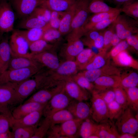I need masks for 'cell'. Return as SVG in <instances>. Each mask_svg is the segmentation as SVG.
<instances>
[{
  "label": "cell",
  "instance_id": "obj_1",
  "mask_svg": "<svg viewBox=\"0 0 138 138\" xmlns=\"http://www.w3.org/2000/svg\"><path fill=\"white\" fill-rule=\"evenodd\" d=\"M90 0H76L75 10L67 41L80 38L84 34V28L90 14L88 9Z\"/></svg>",
  "mask_w": 138,
  "mask_h": 138
},
{
  "label": "cell",
  "instance_id": "obj_2",
  "mask_svg": "<svg viewBox=\"0 0 138 138\" xmlns=\"http://www.w3.org/2000/svg\"><path fill=\"white\" fill-rule=\"evenodd\" d=\"M48 70L42 69L33 76L15 86V104L20 103L34 91L42 89Z\"/></svg>",
  "mask_w": 138,
  "mask_h": 138
},
{
  "label": "cell",
  "instance_id": "obj_3",
  "mask_svg": "<svg viewBox=\"0 0 138 138\" xmlns=\"http://www.w3.org/2000/svg\"><path fill=\"white\" fill-rule=\"evenodd\" d=\"M43 68L31 67L18 69H7L0 74V85L8 83H20L32 77Z\"/></svg>",
  "mask_w": 138,
  "mask_h": 138
},
{
  "label": "cell",
  "instance_id": "obj_4",
  "mask_svg": "<svg viewBox=\"0 0 138 138\" xmlns=\"http://www.w3.org/2000/svg\"><path fill=\"white\" fill-rule=\"evenodd\" d=\"M116 32L121 40L138 33V20L124 14H119L114 21Z\"/></svg>",
  "mask_w": 138,
  "mask_h": 138
},
{
  "label": "cell",
  "instance_id": "obj_5",
  "mask_svg": "<svg viewBox=\"0 0 138 138\" xmlns=\"http://www.w3.org/2000/svg\"><path fill=\"white\" fill-rule=\"evenodd\" d=\"M129 107L124 109L116 120L115 125L120 134L129 133L134 135L138 130V117H135Z\"/></svg>",
  "mask_w": 138,
  "mask_h": 138
},
{
  "label": "cell",
  "instance_id": "obj_6",
  "mask_svg": "<svg viewBox=\"0 0 138 138\" xmlns=\"http://www.w3.org/2000/svg\"><path fill=\"white\" fill-rule=\"evenodd\" d=\"M78 69L75 61L66 60L60 63L55 70L50 71L49 76L54 81L65 82L78 73Z\"/></svg>",
  "mask_w": 138,
  "mask_h": 138
},
{
  "label": "cell",
  "instance_id": "obj_7",
  "mask_svg": "<svg viewBox=\"0 0 138 138\" xmlns=\"http://www.w3.org/2000/svg\"><path fill=\"white\" fill-rule=\"evenodd\" d=\"M91 93L90 117L98 124L109 119L107 103L94 90Z\"/></svg>",
  "mask_w": 138,
  "mask_h": 138
},
{
  "label": "cell",
  "instance_id": "obj_8",
  "mask_svg": "<svg viewBox=\"0 0 138 138\" xmlns=\"http://www.w3.org/2000/svg\"><path fill=\"white\" fill-rule=\"evenodd\" d=\"M73 99L66 94L63 88L47 103L43 110V115L45 117H49L59 110L66 109Z\"/></svg>",
  "mask_w": 138,
  "mask_h": 138
},
{
  "label": "cell",
  "instance_id": "obj_9",
  "mask_svg": "<svg viewBox=\"0 0 138 138\" xmlns=\"http://www.w3.org/2000/svg\"><path fill=\"white\" fill-rule=\"evenodd\" d=\"M9 43L11 55L32 59V54L29 52L28 42L18 31H14L11 35Z\"/></svg>",
  "mask_w": 138,
  "mask_h": 138
},
{
  "label": "cell",
  "instance_id": "obj_10",
  "mask_svg": "<svg viewBox=\"0 0 138 138\" xmlns=\"http://www.w3.org/2000/svg\"><path fill=\"white\" fill-rule=\"evenodd\" d=\"M15 15L9 2L5 0L0 2V34L13 30Z\"/></svg>",
  "mask_w": 138,
  "mask_h": 138
},
{
  "label": "cell",
  "instance_id": "obj_11",
  "mask_svg": "<svg viewBox=\"0 0 138 138\" xmlns=\"http://www.w3.org/2000/svg\"><path fill=\"white\" fill-rule=\"evenodd\" d=\"M83 120L74 118L66 121L60 125H55L57 138H74L79 136L80 125Z\"/></svg>",
  "mask_w": 138,
  "mask_h": 138
},
{
  "label": "cell",
  "instance_id": "obj_12",
  "mask_svg": "<svg viewBox=\"0 0 138 138\" xmlns=\"http://www.w3.org/2000/svg\"><path fill=\"white\" fill-rule=\"evenodd\" d=\"M64 84L65 82H63L51 87L39 90L25 102L47 103L54 96L62 90Z\"/></svg>",
  "mask_w": 138,
  "mask_h": 138
},
{
  "label": "cell",
  "instance_id": "obj_13",
  "mask_svg": "<svg viewBox=\"0 0 138 138\" xmlns=\"http://www.w3.org/2000/svg\"><path fill=\"white\" fill-rule=\"evenodd\" d=\"M12 7L22 18L31 15L39 5L40 0H9Z\"/></svg>",
  "mask_w": 138,
  "mask_h": 138
},
{
  "label": "cell",
  "instance_id": "obj_14",
  "mask_svg": "<svg viewBox=\"0 0 138 138\" xmlns=\"http://www.w3.org/2000/svg\"><path fill=\"white\" fill-rule=\"evenodd\" d=\"M32 55V59L50 71H54L56 70L61 63L54 51H46Z\"/></svg>",
  "mask_w": 138,
  "mask_h": 138
},
{
  "label": "cell",
  "instance_id": "obj_15",
  "mask_svg": "<svg viewBox=\"0 0 138 138\" xmlns=\"http://www.w3.org/2000/svg\"><path fill=\"white\" fill-rule=\"evenodd\" d=\"M67 41L61 48L60 54L65 61H75L77 56L84 49V45L80 39Z\"/></svg>",
  "mask_w": 138,
  "mask_h": 138
},
{
  "label": "cell",
  "instance_id": "obj_16",
  "mask_svg": "<svg viewBox=\"0 0 138 138\" xmlns=\"http://www.w3.org/2000/svg\"><path fill=\"white\" fill-rule=\"evenodd\" d=\"M64 88L66 94L73 99L84 101L90 98L87 90L80 86L72 79L65 82Z\"/></svg>",
  "mask_w": 138,
  "mask_h": 138
},
{
  "label": "cell",
  "instance_id": "obj_17",
  "mask_svg": "<svg viewBox=\"0 0 138 138\" xmlns=\"http://www.w3.org/2000/svg\"><path fill=\"white\" fill-rule=\"evenodd\" d=\"M81 72L89 81L92 83L94 82L98 77L103 76H120L119 70L108 63L99 68L84 70Z\"/></svg>",
  "mask_w": 138,
  "mask_h": 138
},
{
  "label": "cell",
  "instance_id": "obj_18",
  "mask_svg": "<svg viewBox=\"0 0 138 138\" xmlns=\"http://www.w3.org/2000/svg\"><path fill=\"white\" fill-rule=\"evenodd\" d=\"M75 118L83 120L89 118L91 113V107L84 101L73 99L66 108Z\"/></svg>",
  "mask_w": 138,
  "mask_h": 138
},
{
  "label": "cell",
  "instance_id": "obj_19",
  "mask_svg": "<svg viewBox=\"0 0 138 138\" xmlns=\"http://www.w3.org/2000/svg\"><path fill=\"white\" fill-rule=\"evenodd\" d=\"M43 110L34 111L19 119L12 118L10 122V128L12 130L20 127L30 126L38 124L42 116Z\"/></svg>",
  "mask_w": 138,
  "mask_h": 138
},
{
  "label": "cell",
  "instance_id": "obj_20",
  "mask_svg": "<svg viewBox=\"0 0 138 138\" xmlns=\"http://www.w3.org/2000/svg\"><path fill=\"white\" fill-rule=\"evenodd\" d=\"M47 103L25 102L13 110L11 112L12 118L15 119H20L35 111L43 110Z\"/></svg>",
  "mask_w": 138,
  "mask_h": 138
},
{
  "label": "cell",
  "instance_id": "obj_21",
  "mask_svg": "<svg viewBox=\"0 0 138 138\" xmlns=\"http://www.w3.org/2000/svg\"><path fill=\"white\" fill-rule=\"evenodd\" d=\"M120 76L106 75L97 78L93 83L94 89L99 92L120 86Z\"/></svg>",
  "mask_w": 138,
  "mask_h": 138
},
{
  "label": "cell",
  "instance_id": "obj_22",
  "mask_svg": "<svg viewBox=\"0 0 138 138\" xmlns=\"http://www.w3.org/2000/svg\"><path fill=\"white\" fill-rule=\"evenodd\" d=\"M16 83H8L0 85V107H8L15 104Z\"/></svg>",
  "mask_w": 138,
  "mask_h": 138
},
{
  "label": "cell",
  "instance_id": "obj_23",
  "mask_svg": "<svg viewBox=\"0 0 138 138\" xmlns=\"http://www.w3.org/2000/svg\"><path fill=\"white\" fill-rule=\"evenodd\" d=\"M121 12V8L116 7L109 11L93 14L92 15L90 16L84 27V34L88 31L95 24L103 20L117 16Z\"/></svg>",
  "mask_w": 138,
  "mask_h": 138
},
{
  "label": "cell",
  "instance_id": "obj_24",
  "mask_svg": "<svg viewBox=\"0 0 138 138\" xmlns=\"http://www.w3.org/2000/svg\"><path fill=\"white\" fill-rule=\"evenodd\" d=\"M95 134L99 138H119V133L115 124L109 119L98 124Z\"/></svg>",
  "mask_w": 138,
  "mask_h": 138
},
{
  "label": "cell",
  "instance_id": "obj_25",
  "mask_svg": "<svg viewBox=\"0 0 138 138\" xmlns=\"http://www.w3.org/2000/svg\"><path fill=\"white\" fill-rule=\"evenodd\" d=\"M41 64L32 59L11 55L7 69L14 70L31 67L43 68Z\"/></svg>",
  "mask_w": 138,
  "mask_h": 138
},
{
  "label": "cell",
  "instance_id": "obj_26",
  "mask_svg": "<svg viewBox=\"0 0 138 138\" xmlns=\"http://www.w3.org/2000/svg\"><path fill=\"white\" fill-rule=\"evenodd\" d=\"M74 0H43L39 5H42L51 11L65 12L74 3Z\"/></svg>",
  "mask_w": 138,
  "mask_h": 138
},
{
  "label": "cell",
  "instance_id": "obj_27",
  "mask_svg": "<svg viewBox=\"0 0 138 138\" xmlns=\"http://www.w3.org/2000/svg\"><path fill=\"white\" fill-rule=\"evenodd\" d=\"M11 52L7 39L0 43V68L1 73L8 69Z\"/></svg>",
  "mask_w": 138,
  "mask_h": 138
},
{
  "label": "cell",
  "instance_id": "obj_28",
  "mask_svg": "<svg viewBox=\"0 0 138 138\" xmlns=\"http://www.w3.org/2000/svg\"><path fill=\"white\" fill-rule=\"evenodd\" d=\"M51 27L49 24L42 28H34L24 30H17L18 32L26 39L29 44L42 39L45 31Z\"/></svg>",
  "mask_w": 138,
  "mask_h": 138
},
{
  "label": "cell",
  "instance_id": "obj_29",
  "mask_svg": "<svg viewBox=\"0 0 138 138\" xmlns=\"http://www.w3.org/2000/svg\"><path fill=\"white\" fill-rule=\"evenodd\" d=\"M75 2L71 7L65 11L61 20L58 30L62 36L68 34L70 32L75 12Z\"/></svg>",
  "mask_w": 138,
  "mask_h": 138
},
{
  "label": "cell",
  "instance_id": "obj_30",
  "mask_svg": "<svg viewBox=\"0 0 138 138\" xmlns=\"http://www.w3.org/2000/svg\"><path fill=\"white\" fill-rule=\"evenodd\" d=\"M49 24L36 17L30 15L22 18L18 25L20 28L28 29L34 28H42Z\"/></svg>",
  "mask_w": 138,
  "mask_h": 138
},
{
  "label": "cell",
  "instance_id": "obj_31",
  "mask_svg": "<svg viewBox=\"0 0 138 138\" xmlns=\"http://www.w3.org/2000/svg\"><path fill=\"white\" fill-rule=\"evenodd\" d=\"M106 54V52L103 51L95 54L82 70H88L98 69L108 64L107 61L108 56Z\"/></svg>",
  "mask_w": 138,
  "mask_h": 138
},
{
  "label": "cell",
  "instance_id": "obj_32",
  "mask_svg": "<svg viewBox=\"0 0 138 138\" xmlns=\"http://www.w3.org/2000/svg\"><path fill=\"white\" fill-rule=\"evenodd\" d=\"M57 46L41 39L29 44V49L32 54L46 51H54Z\"/></svg>",
  "mask_w": 138,
  "mask_h": 138
},
{
  "label": "cell",
  "instance_id": "obj_33",
  "mask_svg": "<svg viewBox=\"0 0 138 138\" xmlns=\"http://www.w3.org/2000/svg\"><path fill=\"white\" fill-rule=\"evenodd\" d=\"M97 125L89 118L84 120L79 127V136L83 138H89L90 136L95 134Z\"/></svg>",
  "mask_w": 138,
  "mask_h": 138
},
{
  "label": "cell",
  "instance_id": "obj_34",
  "mask_svg": "<svg viewBox=\"0 0 138 138\" xmlns=\"http://www.w3.org/2000/svg\"><path fill=\"white\" fill-rule=\"evenodd\" d=\"M126 50L121 52L114 57L116 62L121 66L137 68V62Z\"/></svg>",
  "mask_w": 138,
  "mask_h": 138
},
{
  "label": "cell",
  "instance_id": "obj_35",
  "mask_svg": "<svg viewBox=\"0 0 138 138\" xmlns=\"http://www.w3.org/2000/svg\"><path fill=\"white\" fill-rule=\"evenodd\" d=\"M49 117L51 121V126L61 124L75 118L70 112L66 109L59 110Z\"/></svg>",
  "mask_w": 138,
  "mask_h": 138
},
{
  "label": "cell",
  "instance_id": "obj_36",
  "mask_svg": "<svg viewBox=\"0 0 138 138\" xmlns=\"http://www.w3.org/2000/svg\"><path fill=\"white\" fill-rule=\"evenodd\" d=\"M114 8L109 6L104 0H90L88 6L90 13L93 14L109 11Z\"/></svg>",
  "mask_w": 138,
  "mask_h": 138
},
{
  "label": "cell",
  "instance_id": "obj_37",
  "mask_svg": "<svg viewBox=\"0 0 138 138\" xmlns=\"http://www.w3.org/2000/svg\"><path fill=\"white\" fill-rule=\"evenodd\" d=\"M95 54L89 48L84 49L76 57L75 60L78 70H82Z\"/></svg>",
  "mask_w": 138,
  "mask_h": 138
},
{
  "label": "cell",
  "instance_id": "obj_38",
  "mask_svg": "<svg viewBox=\"0 0 138 138\" xmlns=\"http://www.w3.org/2000/svg\"><path fill=\"white\" fill-rule=\"evenodd\" d=\"M62 36L58 29L50 27L45 31L42 39L57 46L62 39Z\"/></svg>",
  "mask_w": 138,
  "mask_h": 138
},
{
  "label": "cell",
  "instance_id": "obj_39",
  "mask_svg": "<svg viewBox=\"0 0 138 138\" xmlns=\"http://www.w3.org/2000/svg\"><path fill=\"white\" fill-rule=\"evenodd\" d=\"M38 126V124L17 128L12 131L13 138H32Z\"/></svg>",
  "mask_w": 138,
  "mask_h": 138
},
{
  "label": "cell",
  "instance_id": "obj_40",
  "mask_svg": "<svg viewBox=\"0 0 138 138\" xmlns=\"http://www.w3.org/2000/svg\"><path fill=\"white\" fill-rule=\"evenodd\" d=\"M127 96L128 107L135 111L138 110V88L137 87L124 88Z\"/></svg>",
  "mask_w": 138,
  "mask_h": 138
},
{
  "label": "cell",
  "instance_id": "obj_41",
  "mask_svg": "<svg viewBox=\"0 0 138 138\" xmlns=\"http://www.w3.org/2000/svg\"><path fill=\"white\" fill-rule=\"evenodd\" d=\"M120 77V86L124 88L137 87L138 85V74L135 72Z\"/></svg>",
  "mask_w": 138,
  "mask_h": 138
},
{
  "label": "cell",
  "instance_id": "obj_42",
  "mask_svg": "<svg viewBox=\"0 0 138 138\" xmlns=\"http://www.w3.org/2000/svg\"><path fill=\"white\" fill-rule=\"evenodd\" d=\"M72 79L80 86L91 92L94 89L93 84L89 81L81 72L77 73Z\"/></svg>",
  "mask_w": 138,
  "mask_h": 138
},
{
  "label": "cell",
  "instance_id": "obj_43",
  "mask_svg": "<svg viewBox=\"0 0 138 138\" xmlns=\"http://www.w3.org/2000/svg\"><path fill=\"white\" fill-rule=\"evenodd\" d=\"M109 119L116 120L124 109L115 100L107 104Z\"/></svg>",
  "mask_w": 138,
  "mask_h": 138
},
{
  "label": "cell",
  "instance_id": "obj_44",
  "mask_svg": "<svg viewBox=\"0 0 138 138\" xmlns=\"http://www.w3.org/2000/svg\"><path fill=\"white\" fill-rule=\"evenodd\" d=\"M51 125V122L49 117H45L40 125L37 127L32 138L44 137L47 135Z\"/></svg>",
  "mask_w": 138,
  "mask_h": 138
},
{
  "label": "cell",
  "instance_id": "obj_45",
  "mask_svg": "<svg viewBox=\"0 0 138 138\" xmlns=\"http://www.w3.org/2000/svg\"><path fill=\"white\" fill-rule=\"evenodd\" d=\"M113 89L115 94V100L124 109L128 107L127 95L124 89L120 86Z\"/></svg>",
  "mask_w": 138,
  "mask_h": 138
},
{
  "label": "cell",
  "instance_id": "obj_46",
  "mask_svg": "<svg viewBox=\"0 0 138 138\" xmlns=\"http://www.w3.org/2000/svg\"><path fill=\"white\" fill-rule=\"evenodd\" d=\"M121 12L127 16L138 20V1H136L120 8Z\"/></svg>",
  "mask_w": 138,
  "mask_h": 138
},
{
  "label": "cell",
  "instance_id": "obj_47",
  "mask_svg": "<svg viewBox=\"0 0 138 138\" xmlns=\"http://www.w3.org/2000/svg\"><path fill=\"white\" fill-rule=\"evenodd\" d=\"M51 11L41 5H38L30 15L49 23L50 20Z\"/></svg>",
  "mask_w": 138,
  "mask_h": 138
},
{
  "label": "cell",
  "instance_id": "obj_48",
  "mask_svg": "<svg viewBox=\"0 0 138 138\" xmlns=\"http://www.w3.org/2000/svg\"><path fill=\"white\" fill-rule=\"evenodd\" d=\"M115 31L114 22L104 30L103 34L104 43L102 51L106 52L111 47V41Z\"/></svg>",
  "mask_w": 138,
  "mask_h": 138
},
{
  "label": "cell",
  "instance_id": "obj_49",
  "mask_svg": "<svg viewBox=\"0 0 138 138\" xmlns=\"http://www.w3.org/2000/svg\"><path fill=\"white\" fill-rule=\"evenodd\" d=\"M12 118L11 112H0V133L9 130L10 120Z\"/></svg>",
  "mask_w": 138,
  "mask_h": 138
},
{
  "label": "cell",
  "instance_id": "obj_50",
  "mask_svg": "<svg viewBox=\"0 0 138 138\" xmlns=\"http://www.w3.org/2000/svg\"><path fill=\"white\" fill-rule=\"evenodd\" d=\"M65 12L51 11V18L49 23L52 28L58 29L61 20Z\"/></svg>",
  "mask_w": 138,
  "mask_h": 138
},
{
  "label": "cell",
  "instance_id": "obj_51",
  "mask_svg": "<svg viewBox=\"0 0 138 138\" xmlns=\"http://www.w3.org/2000/svg\"><path fill=\"white\" fill-rule=\"evenodd\" d=\"M117 16L97 23L93 25L89 30H104L115 21Z\"/></svg>",
  "mask_w": 138,
  "mask_h": 138
},
{
  "label": "cell",
  "instance_id": "obj_52",
  "mask_svg": "<svg viewBox=\"0 0 138 138\" xmlns=\"http://www.w3.org/2000/svg\"><path fill=\"white\" fill-rule=\"evenodd\" d=\"M96 91L107 104L115 100V94L113 88L99 92Z\"/></svg>",
  "mask_w": 138,
  "mask_h": 138
},
{
  "label": "cell",
  "instance_id": "obj_53",
  "mask_svg": "<svg viewBox=\"0 0 138 138\" xmlns=\"http://www.w3.org/2000/svg\"><path fill=\"white\" fill-rule=\"evenodd\" d=\"M129 47V45L126 40H122L118 44L113 47L109 54L112 57L114 58L121 52L126 50Z\"/></svg>",
  "mask_w": 138,
  "mask_h": 138
},
{
  "label": "cell",
  "instance_id": "obj_54",
  "mask_svg": "<svg viewBox=\"0 0 138 138\" xmlns=\"http://www.w3.org/2000/svg\"><path fill=\"white\" fill-rule=\"evenodd\" d=\"M104 30H89L85 33L83 36H85V38L82 40L83 41H93L97 38L103 32Z\"/></svg>",
  "mask_w": 138,
  "mask_h": 138
},
{
  "label": "cell",
  "instance_id": "obj_55",
  "mask_svg": "<svg viewBox=\"0 0 138 138\" xmlns=\"http://www.w3.org/2000/svg\"><path fill=\"white\" fill-rule=\"evenodd\" d=\"M125 40L129 46L131 47L136 51L138 50V33L130 36Z\"/></svg>",
  "mask_w": 138,
  "mask_h": 138
},
{
  "label": "cell",
  "instance_id": "obj_56",
  "mask_svg": "<svg viewBox=\"0 0 138 138\" xmlns=\"http://www.w3.org/2000/svg\"><path fill=\"white\" fill-rule=\"evenodd\" d=\"M114 3L119 7H122L125 5L132 3L136 0H112Z\"/></svg>",
  "mask_w": 138,
  "mask_h": 138
},
{
  "label": "cell",
  "instance_id": "obj_57",
  "mask_svg": "<svg viewBox=\"0 0 138 138\" xmlns=\"http://www.w3.org/2000/svg\"><path fill=\"white\" fill-rule=\"evenodd\" d=\"M122 40L120 39L117 34L116 31L114 32L111 42V46L113 47L118 44Z\"/></svg>",
  "mask_w": 138,
  "mask_h": 138
},
{
  "label": "cell",
  "instance_id": "obj_58",
  "mask_svg": "<svg viewBox=\"0 0 138 138\" xmlns=\"http://www.w3.org/2000/svg\"><path fill=\"white\" fill-rule=\"evenodd\" d=\"M0 138H13V132L10 130L2 133H0Z\"/></svg>",
  "mask_w": 138,
  "mask_h": 138
},
{
  "label": "cell",
  "instance_id": "obj_59",
  "mask_svg": "<svg viewBox=\"0 0 138 138\" xmlns=\"http://www.w3.org/2000/svg\"><path fill=\"white\" fill-rule=\"evenodd\" d=\"M137 138L134 135L129 133H125L120 134L119 138Z\"/></svg>",
  "mask_w": 138,
  "mask_h": 138
},
{
  "label": "cell",
  "instance_id": "obj_60",
  "mask_svg": "<svg viewBox=\"0 0 138 138\" xmlns=\"http://www.w3.org/2000/svg\"><path fill=\"white\" fill-rule=\"evenodd\" d=\"M1 74V70L0 68V74Z\"/></svg>",
  "mask_w": 138,
  "mask_h": 138
},
{
  "label": "cell",
  "instance_id": "obj_61",
  "mask_svg": "<svg viewBox=\"0 0 138 138\" xmlns=\"http://www.w3.org/2000/svg\"><path fill=\"white\" fill-rule=\"evenodd\" d=\"M5 0H0V2Z\"/></svg>",
  "mask_w": 138,
  "mask_h": 138
},
{
  "label": "cell",
  "instance_id": "obj_62",
  "mask_svg": "<svg viewBox=\"0 0 138 138\" xmlns=\"http://www.w3.org/2000/svg\"><path fill=\"white\" fill-rule=\"evenodd\" d=\"M42 0H40V1H42Z\"/></svg>",
  "mask_w": 138,
  "mask_h": 138
},
{
  "label": "cell",
  "instance_id": "obj_63",
  "mask_svg": "<svg viewBox=\"0 0 138 138\" xmlns=\"http://www.w3.org/2000/svg\"></svg>",
  "mask_w": 138,
  "mask_h": 138
},
{
  "label": "cell",
  "instance_id": "obj_64",
  "mask_svg": "<svg viewBox=\"0 0 138 138\" xmlns=\"http://www.w3.org/2000/svg\"></svg>",
  "mask_w": 138,
  "mask_h": 138
}]
</instances>
